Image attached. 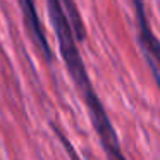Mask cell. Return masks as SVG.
I'll return each mask as SVG.
<instances>
[{
  "label": "cell",
  "instance_id": "obj_4",
  "mask_svg": "<svg viewBox=\"0 0 160 160\" xmlns=\"http://www.w3.org/2000/svg\"><path fill=\"white\" fill-rule=\"evenodd\" d=\"M62 2V7L67 14V19L71 22V28H72V33H74V38L78 42H83L86 38V28H84V22H83V18H81L79 11L76 7V2L74 0H60Z\"/></svg>",
  "mask_w": 160,
  "mask_h": 160
},
{
  "label": "cell",
  "instance_id": "obj_3",
  "mask_svg": "<svg viewBox=\"0 0 160 160\" xmlns=\"http://www.w3.org/2000/svg\"><path fill=\"white\" fill-rule=\"evenodd\" d=\"M19 2H21V11H22V14H24L26 28H28L29 35H31V38L35 40V43L38 45L40 52L45 57V60L50 62V60L53 59V53H52V48H50V45H48V40H47L43 24H42V21H40L35 0H19Z\"/></svg>",
  "mask_w": 160,
  "mask_h": 160
},
{
  "label": "cell",
  "instance_id": "obj_1",
  "mask_svg": "<svg viewBox=\"0 0 160 160\" xmlns=\"http://www.w3.org/2000/svg\"><path fill=\"white\" fill-rule=\"evenodd\" d=\"M66 67L84 100V105H86L88 114H90V119H91V124H93L95 131L98 134V139H100L105 153H107V158L108 160H126L122 148H121V143H119V138H117V132H115L114 126L110 122V117L107 115V110H105L100 97L97 95L93 84H91L86 66L83 62V57L66 62Z\"/></svg>",
  "mask_w": 160,
  "mask_h": 160
},
{
  "label": "cell",
  "instance_id": "obj_2",
  "mask_svg": "<svg viewBox=\"0 0 160 160\" xmlns=\"http://www.w3.org/2000/svg\"><path fill=\"white\" fill-rule=\"evenodd\" d=\"M131 2H132V9H134V14H136L139 45H141V50L146 57V62L150 66L153 79H155L157 86L160 90V42L153 35L152 26L148 22L146 11H145V2L143 0H131Z\"/></svg>",
  "mask_w": 160,
  "mask_h": 160
}]
</instances>
